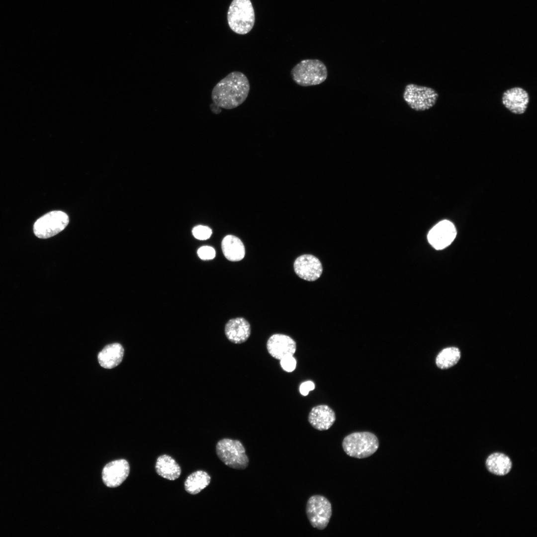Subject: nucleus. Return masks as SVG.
<instances>
[{"label":"nucleus","instance_id":"9d476101","mask_svg":"<svg viewBox=\"0 0 537 537\" xmlns=\"http://www.w3.org/2000/svg\"><path fill=\"white\" fill-rule=\"evenodd\" d=\"M293 267L296 274L301 278L313 281L319 278L323 271L322 265L315 256L302 255L296 259Z\"/></svg>","mask_w":537,"mask_h":537},{"label":"nucleus","instance_id":"5701e85b","mask_svg":"<svg viewBox=\"0 0 537 537\" xmlns=\"http://www.w3.org/2000/svg\"><path fill=\"white\" fill-rule=\"evenodd\" d=\"M282 368L285 371L290 372L296 368V360L293 356L285 357L280 360Z\"/></svg>","mask_w":537,"mask_h":537},{"label":"nucleus","instance_id":"f03ea898","mask_svg":"<svg viewBox=\"0 0 537 537\" xmlns=\"http://www.w3.org/2000/svg\"><path fill=\"white\" fill-rule=\"evenodd\" d=\"M291 78L298 85L309 87L320 85L327 78L326 65L318 59H304L295 65L290 72Z\"/></svg>","mask_w":537,"mask_h":537},{"label":"nucleus","instance_id":"0eeeda50","mask_svg":"<svg viewBox=\"0 0 537 537\" xmlns=\"http://www.w3.org/2000/svg\"><path fill=\"white\" fill-rule=\"evenodd\" d=\"M69 222V217L66 213L59 210L52 211L36 221L33 225V232L39 238H49L63 231Z\"/></svg>","mask_w":537,"mask_h":537},{"label":"nucleus","instance_id":"39448f33","mask_svg":"<svg viewBox=\"0 0 537 537\" xmlns=\"http://www.w3.org/2000/svg\"><path fill=\"white\" fill-rule=\"evenodd\" d=\"M218 458L227 466L236 469H245L249 465V458L240 441L224 438L216 445Z\"/></svg>","mask_w":537,"mask_h":537},{"label":"nucleus","instance_id":"423d86ee","mask_svg":"<svg viewBox=\"0 0 537 537\" xmlns=\"http://www.w3.org/2000/svg\"><path fill=\"white\" fill-rule=\"evenodd\" d=\"M439 94L434 89L414 84L407 85L403 98L407 104L417 111L428 110L436 103Z\"/></svg>","mask_w":537,"mask_h":537},{"label":"nucleus","instance_id":"1a4fd4ad","mask_svg":"<svg viewBox=\"0 0 537 537\" xmlns=\"http://www.w3.org/2000/svg\"><path fill=\"white\" fill-rule=\"evenodd\" d=\"M456 229L450 221L444 220L435 225L428 234L429 243L436 250L449 246L456 237Z\"/></svg>","mask_w":537,"mask_h":537},{"label":"nucleus","instance_id":"9b49d317","mask_svg":"<svg viewBox=\"0 0 537 537\" xmlns=\"http://www.w3.org/2000/svg\"><path fill=\"white\" fill-rule=\"evenodd\" d=\"M530 96L522 88L516 87L505 90L502 96L503 105L511 112L515 114H524L528 106Z\"/></svg>","mask_w":537,"mask_h":537},{"label":"nucleus","instance_id":"20e7f679","mask_svg":"<svg viewBox=\"0 0 537 537\" xmlns=\"http://www.w3.org/2000/svg\"><path fill=\"white\" fill-rule=\"evenodd\" d=\"M342 447L348 455L358 458L367 457L373 454L379 447L377 437L368 432H355L346 436Z\"/></svg>","mask_w":537,"mask_h":537},{"label":"nucleus","instance_id":"b1692460","mask_svg":"<svg viewBox=\"0 0 537 537\" xmlns=\"http://www.w3.org/2000/svg\"><path fill=\"white\" fill-rule=\"evenodd\" d=\"M197 255L201 260H212L215 257V251L212 247L208 246H202L198 249Z\"/></svg>","mask_w":537,"mask_h":537},{"label":"nucleus","instance_id":"f257e3e1","mask_svg":"<svg viewBox=\"0 0 537 537\" xmlns=\"http://www.w3.org/2000/svg\"><path fill=\"white\" fill-rule=\"evenodd\" d=\"M250 83L242 72L234 71L220 80L213 88L211 99L219 107L232 109L242 104L250 91Z\"/></svg>","mask_w":537,"mask_h":537},{"label":"nucleus","instance_id":"6ab92c4d","mask_svg":"<svg viewBox=\"0 0 537 537\" xmlns=\"http://www.w3.org/2000/svg\"><path fill=\"white\" fill-rule=\"evenodd\" d=\"M489 471L497 475L503 476L508 473L512 463L510 458L503 453L495 452L490 454L486 460Z\"/></svg>","mask_w":537,"mask_h":537},{"label":"nucleus","instance_id":"412c9836","mask_svg":"<svg viewBox=\"0 0 537 537\" xmlns=\"http://www.w3.org/2000/svg\"><path fill=\"white\" fill-rule=\"evenodd\" d=\"M460 358V352L456 347H448L438 355L436 363L441 369H448L455 365Z\"/></svg>","mask_w":537,"mask_h":537},{"label":"nucleus","instance_id":"a211bd4d","mask_svg":"<svg viewBox=\"0 0 537 537\" xmlns=\"http://www.w3.org/2000/svg\"><path fill=\"white\" fill-rule=\"evenodd\" d=\"M221 247L225 257L229 261L238 262L245 255V248L241 240L234 235L225 236L222 241Z\"/></svg>","mask_w":537,"mask_h":537},{"label":"nucleus","instance_id":"dca6fc26","mask_svg":"<svg viewBox=\"0 0 537 537\" xmlns=\"http://www.w3.org/2000/svg\"><path fill=\"white\" fill-rule=\"evenodd\" d=\"M123 354L124 349L121 344L117 343L109 344L98 354V362L103 368H114L121 362Z\"/></svg>","mask_w":537,"mask_h":537},{"label":"nucleus","instance_id":"f3484780","mask_svg":"<svg viewBox=\"0 0 537 537\" xmlns=\"http://www.w3.org/2000/svg\"><path fill=\"white\" fill-rule=\"evenodd\" d=\"M155 470L159 475L169 480L177 479L181 474L179 464L172 457L165 454L157 459Z\"/></svg>","mask_w":537,"mask_h":537},{"label":"nucleus","instance_id":"4be33fe9","mask_svg":"<svg viewBox=\"0 0 537 537\" xmlns=\"http://www.w3.org/2000/svg\"><path fill=\"white\" fill-rule=\"evenodd\" d=\"M192 233L193 236L197 239L204 240L210 237L212 230L207 226L197 225L192 229Z\"/></svg>","mask_w":537,"mask_h":537},{"label":"nucleus","instance_id":"aec40b11","mask_svg":"<svg viewBox=\"0 0 537 537\" xmlns=\"http://www.w3.org/2000/svg\"><path fill=\"white\" fill-rule=\"evenodd\" d=\"M210 476L205 471L197 470L191 473L184 481L185 491L191 495L199 493L210 483Z\"/></svg>","mask_w":537,"mask_h":537},{"label":"nucleus","instance_id":"7ed1b4c3","mask_svg":"<svg viewBox=\"0 0 537 537\" xmlns=\"http://www.w3.org/2000/svg\"><path fill=\"white\" fill-rule=\"evenodd\" d=\"M255 12L250 0H233L227 13L231 29L235 33L245 34L252 29L255 23Z\"/></svg>","mask_w":537,"mask_h":537},{"label":"nucleus","instance_id":"2eb2a0df","mask_svg":"<svg viewBox=\"0 0 537 537\" xmlns=\"http://www.w3.org/2000/svg\"><path fill=\"white\" fill-rule=\"evenodd\" d=\"M335 420L334 411L326 405H319L313 407L308 415V421L310 425L319 431L329 429Z\"/></svg>","mask_w":537,"mask_h":537},{"label":"nucleus","instance_id":"4468645a","mask_svg":"<svg viewBox=\"0 0 537 537\" xmlns=\"http://www.w3.org/2000/svg\"><path fill=\"white\" fill-rule=\"evenodd\" d=\"M250 323L245 318L238 317L230 319L225 326V334L231 342L240 344L246 342L251 335Z\"/></svg>","mask_w":537,"mask_h":537},{"label":"nucleus","instance_id":"6e6552de","mask_svg":"<svg viewBox=\"0 0 537 537\" xmlns=\"http://www.w3.org/2000/svg\"><path fill=\"white\" fill-rule=\"evenodd\" d=\"M306 513L312 526L323 530L327 527L332 516L331 504L325 497L314 495L307 501Z\"/></svg>","mask_w":537,"mask_h":537},{"label":"nucleus","instance_id":"393cba45","mask_svg":"<svg viewBox=\"0 0 537 537\" xmlns=\"http://www.w3.org/2000/svg\"><path fill=\"white\" fill-rule=\"evenodd\" d=\"M315 388V384L311 381H306L301 384L299 387V391L303 396L308 395L310 391Z\"/></svg>","mask_w":537,"mask_h":537},{"label":"nucleus","instance_id":"f8f14e48","mask_svg":"<svg viewBox=\"0 0 537 537\" xmlns=\"http://www.w3.org/2000/svg\"><path fill=\"white\" fill-rule=\"evenodd\" d=\"M267 348L272 357L280 360L285 357L293 356L296 350V344L289 336L274 334L268 338Z\"/></svg>","mask_w":537,"mask_h":537},{"label":"nucleus","instance_id":"ddd939ff","mask_svg":"<svg viewBox=\"0 0 537 537\" xmlns=\"http://www.w3.org/2000/svg\"><path fill=\"white\" fill-rule=\"evenodd\" d=\"M129 471V465L126 460L122 459L112 461L107 464L103 469V481L107 487H118L128 477Z\"/></svg>","mask_w":537,"mask_h":537}]
</instances>
